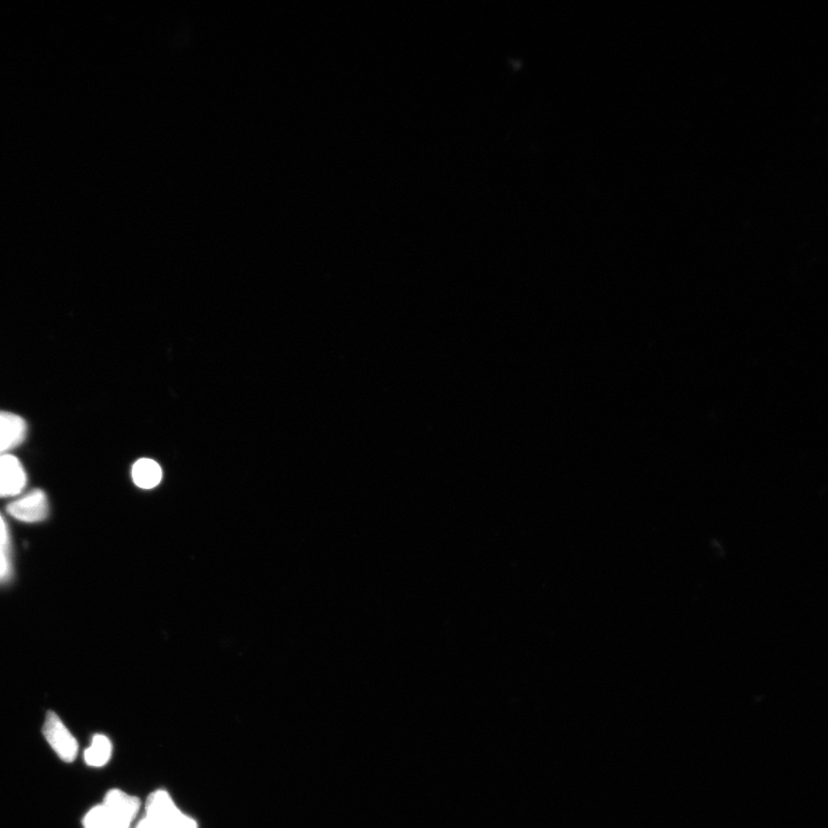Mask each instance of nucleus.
<instances>
[{
	"mask_svg": "<svg viewBox=\"0 0 828 828\" xmlns=\"http://www.w3.org/2000/svg\"><path fill=\"white\" fill-rule=\"evenodd\" d=\"M43 735L46 741L61 761L72 763L79 753V743L68 728L61 722L56 712L50 711L46 715L43 725Z\"/></svg>",
	"mask_w": 828,
	"mask_h": 828,
	"instance_id": "obj_1",
	"label": "nucleus"
},
{
	"mask_svg": "<svg viewBox=\"0 0 828 828\" xmlns=\"http://www.w3.org/2000/svg\"><path fill=\"white\" fill-rule=\"evenodd\" d=\"M145 817L153 822L175 828H197L195 820L182 814L176 808L172 797L165 791H157L149 796Z\"/></svg>",
	"mask_w": 828,
	"mask_h": 828,
	"instance_id": "obj_2",
	"label": "nucleus"
},
{
	"mask_svg": "<svg viewBox=\"0 0 828 828\" xmlns=\"http://www.w3.org/2000/svg\"><path fill=\"white\" fill-rule=\"evenodd\" d=\"M10 515L22 523H41L49 516L48 496L41 489H34L12 502L7 508Z\"/></svg>",
	"mask_w": 828,
	"mask_h": 828,
	"instance_id": "obj_3",
	"label": "nucleus"
},
{
	"mask_svg": "<svg viewBox=\"0 0 828 828\" xmlns=\"http://www.w3.org/2000/svg\"><path fill=\"white\" fill-rule=\"evenodd\" d=\"M27 486V473L17 457L0 456V497H14Z\"/></svg>",
	"mask_w": 828,
	"mask_h": 828,
	"instance_id": "obj_4",
	"label": "nucleus"
},
{
	"mask_svg": "<svg viewBox=\"0 0 828 828\" xmlns=\"http://www.w3.org/2000/svg\"><path fill=\"white\" fill-rule=\"evenodd\" d=\"M103 805L121 825L129 828L140 810V799L114 789L107 793Z\"/></svg>",
	"mask_w": 828,
	"mask_h": 828,
	"instance_id": "obj_5",
	"label": "nucleus"
},
{
	"mask_svg": "<svg viewBox=\"0 0 828 828\" xmlns=\"http://www.w3.org/2000/svg\"><path fill=\"white\" fill-rule=\"evenodd\" d=\"M27 436V423L18 414L0 411V456L20 446Z\"/></svg>",
	"mask_w": 828,
	"mask_h": 828,
	"instance_id": "obj_6",
	"label": "nucleus"
},
{
	"mask_svg": "<svg viewBox=\"0 0 828 828\" xmlns=\"http://www.w3.org/2000/svg\"><path fill=\"white\" fill-rule=\"evenodd\" d=\"M133 480L137 487L151 489L159 485L163 472L155 460L143 458L133 466Z\"/></svg>",
	"mask_w": 828,
	"mask_h": 828,
	"instance_id": "obj_7",
	"label": "nucleus"
},
{
	"mask_svg": "<svg viewBox=\"0 0 828 828\" xmlns=\"http://www.w3.org/2000/svg\"><path fill=\"white\" fill-rule=\"evenodd\" d=\"M112 755V743L105 735L98 734L92 739L90 747L84 753V759L89 766L101 768L110 761Z\"/></svg>",
	"mask_w": 828,
	"mask_h": 828,
	"instance_id": "obj_8",
	"label": "nucleus"
},
{
	"mask_svg": "<svg viewBox=\"0 0 828 828\" xmlns=\"http://www.w3.org/2000/svg\"><path fill=\"white\" fill-rule=\"evenodd\" d=\"M84 828H126L107 810L104 805H98L88 812L83 822Z\"/></svg>",
	"mask_w": 828,
	"mask_h": 828,
	"instance_id": "obj_9",
	"label": "nucleus"
},
{
	"mask_svg": "<svg viewBox=\"0 0 828 828\" xmlns=\"http://www.w3.org/2000/svg\"><path fill=\"white\" fill-rule=\"evenodd\" d=\"M11 574V562L7 554V546L0 543V581L9 579Z\"/></svg>",
	"mask_w": 828,
	"mask_h": 828,
	"instance_id": "obj_10",
	"label": "nucleus"
},
{
	"mask_svg": "<svg viewBox=\"0 0 828 828\" xmlns=\"http://www.w3.org/2000/svg\"><path fill=\"white\" fill-rule=\"evenodd\" d=\"M0 543L7 546L9 544V529H7L6 523L2 515H0Z\"/></svg>",
	"mask_w": 828,
	"mask_h": 828,
	"instance_id": "obj_11",
	"label": "nucleus"
},
{
	"mask_svg": "<svg viewBox=\"0 0 828 828\" xmlns=\"http://www.w3.org/2000/svg\"><path fill=\"white\" fill-rule=\"evenodd\" d=\"M137 828H175V827L159 824V823L153 822V820H150L149 818L145 817L141 820L140 824H138Z\"/></svg>",
	"mask_w": 828,
	"mask_h": 828,
	"instance_id": "obj_12",
	"label": "nucleus"
}]
</instances>
